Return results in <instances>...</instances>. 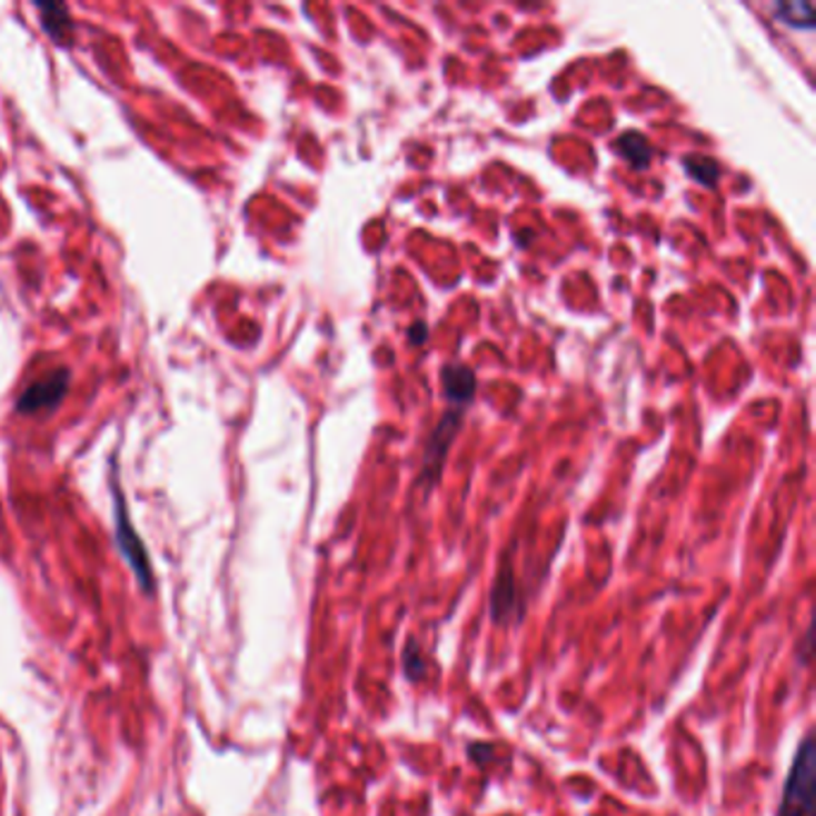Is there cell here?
I'll return each mask as SVG.
<instances>
[{"label": "cell", "mask_w": 816, "mask_h": 816, "mask_svg": "<svg viewBox=\"0 0 816 816\" xmlns=\"http://www.w3.org/2000/svg\"><path fill=\"white\" fill-rule=\"evenodd\" d=\"M814 780H816V749L814 737H805L799 745L790 774L783 788L778 816H814Z\"/></svg>", "instance_id": "1"}, {"label": "cell", "mask_w": 816, "mask_h": 816, "mask_svg": "<svg viewBox=\"0 0 816 816\" xmlns=\"http://www.w3.org/2000/svg\"><path fill=\"white\" fill-rule=\"evenodd\" d=\"M111 494H113V515H116V544L120 548L122 558L128 560L137 585L147 594H153V570H151L149 551L130 520L128 504H125V496L120 491V484L116 481V477L111 481Z\"/></svg>", "instance_id": "2"}, {"label": "cell", "mask_w": 816, "mask_h": 816, "mask_svg": "<svg viewBox=\"0 0 816 816\" xmlns=\"http://www.w3.org/2000/svg\"><path fill=\"white\" fill-rule=\"evenodd\" d=\"M68 390H70V371L56 369L24 390V394L18 398V412L37 415V412L56 410V407L66 400Z\"/></svg>", "instance_id": "3"}, {"label": "cell", "mask_w": 816, "mask_h": 816, "mask_svg": "<svg viewBox=\"0 0 816 816\" xmlns=\"http://www.w3.org/2000/svg\"><path fill=\"white\" fill-rule=\"evenodd\" d=\"M37 8L41 12V27L46 29V34H49L56 43L70 46L74 27H72L68 8L58 6V3H39Z\"/></svg>", "instance_id": "4"}, {"label": "cell", "mask_w": 816, "mask_h": 816, "mask_svg": "<svg viewBox=\"0 0 816 816\" xmlns=\"http://www.w3.org/2000/svg\"><path fill=\"white\" fill-rule=\"evenodd\" d=\"M444 388L452 402H467L475 396V374L467 367L450 365L444 369Z\"/></svg>", "instance_id": "5"}, {"label": "cell", "mask_w": 816, "mask_h": 816, "mask_svg": "<svg viewBox=\"0 0 816 816\" xmlns=\"http://www.w3.org/2000/svg\"><path fill=\"white\" fill-rule=\"evenodd\" d=\"M515 606V583H513V568H504L494 585L491 594V616L494 620H506Z\"/></svg>", "instance_id": "6"}, {"label": "cell", "mask_w": 816, "mask_h": 816, "mask_svg": "<svg viewBox=\"0 0 816 816\" xmlns=\"http://www.w3.org/2000/svg\"><path fill=\"white\" fill-rule=\"evenodd\" d=\"M618 149L620 153L625 156L627 161H630L635 168H645L649 166V159H651V149H649V141L641 137L639 132H627L618 139Z\"/></svg>", "instance_id": "7"}, {"label": "cell", "mask_w": 816, "mask_h": 816, "mask_svg": "<svg viewBox=\"0 0 816 816\" xmlns=\"http://www.w3.org/2000/svg\"><path fill=\"white\" fill-rule=\"evenodd\" d=\"M776 14L778 18L790 24V27H797V29H812L814 27V10L809 3H803V0H797V3H780L776 8Z\"/></svg>", "instance_id": "8"}, {"label": "cell", "mask_w": 816, "mask_h": 816, "mask_svg": "<svg viewBox=\"0 0 816 816\" xmlns=\"http://www.w3.org/2000/svg\"><path fill=\"white\" fill-rule=\"evenodd\" d=\"M685 168L689 176L704 185H714L718 178V166L709 156H689V159H685Z\"/></svg>", "instance_id": "9"}, {"label": "cell", "mask_w": 816, "mask_h": 816, "mask_svg": "<svg viewBox=\"0 0 816 816\" xmlns=\"http://www.w3.org/2000/svg\"><path fill=\"white\" fill-rule=\"evenodd\" d=\"M405 673L407 678H410L412 683H419L424 676H427V666H424L421 656H419V647L415 645V641H410L405 649Z\"/></svg>", "instance_id": "10"}]
</instances>
